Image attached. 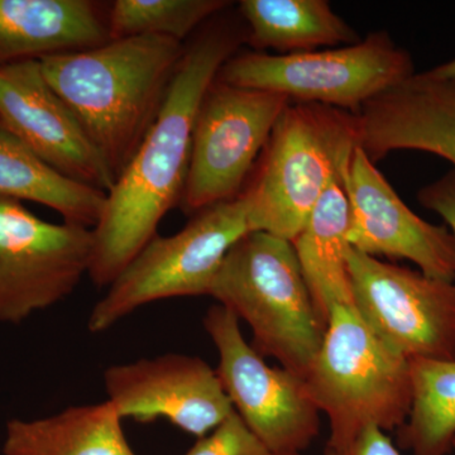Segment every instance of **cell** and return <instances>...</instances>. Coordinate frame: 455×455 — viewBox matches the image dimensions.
I'll return each mask as SVG.
<instances>
[{
    "mask_svg": "<svg viewBox=\"0 0 455 455\" xmlns=\"http://www.w3.org/2000/svg\"><path fill=\"white\" fill-rule=\"evenodd\" d=\"M243 40L245 35L235 25L218 22L185 47L163 109L107 194L100 220L92 229L88 276L97 286H110L157 236L164 215L179 205L197 112L221 68Z\"/></svg>",
    "mask_w": 455,
    "mask_h": 455,
    "instance_id": "1",
    "label": "cell"
},
{
    "mask_svg": "<svg viewBox=\"0 0 455 455\" xmlns=\"http://www.w3.org/2000/svg\"><path fill=\"white\" fill-rule=\"evenodd\" d=\"M184 52L172 38L137 36L40 64L116 180L163 109Z\"/></svg>",
    "mask_w": 455,
    "mask_h": 455,
    "instance_id": "2",
    "label": "cell"
},
{
    "mask_svg": "<svg viewBox=\"0 0 455 455\" xmlns=\"http://www.w3.org/2000/svg\"><path fill=\"white\" fill-rule=\"evenodd\" d=\"M359 139L355 114L290 103L242 193L251 230L295 241L325 191L343 180Z\"/></svg>",
    "mask_w": 455,
    "mask_h": 455,
    "instance_id": "3",
    "label": "cell"
},
{
    "mask_svg": "<svg viewBox=\"0 0 455 455\" xmlns=\"http://www.w3.org/2000/svg\"><path fill=\"white\" fill-rule=\"evenodd\" d=\"M209 296L250 326L262 357L276 359L301 379L307 374L328 322L305 283L292 242L247 233L230 248Z\"/></svg>",
    "mask_w": 455,
    "mask_h": 455,
    "instance_id": "4",
    "label": "cell"
},
{
    "mask_svg": "<svg viewBox=\"0 0 455 455\" xmlns=\"http://www.w3.org/2000/svg\"><path fill=\"white\" fill-rule=\"evenodd\" d=\"M302 379L328 418L329 449L346 447L367 427L397 431L411 409V363L368 328L355 305L331 309L322 348Z\"/></svg>",
    "mask_w": 455,
    "mask_h": 455,
    "instance_id": "5",
    "label": "cell"
},
{
    "mask_svg": "<svg viewBox=\"0 0 455 455\" xmlns=\"http://www.w3.org/2000/svg\"><path fill=\"white\" fill-rule=\"evenodd\" d=\"M414 74L410 53L381 31L335 49L290 55L235 53L221 68L218 80L276 92L291 103L323 104L357 114L371 99Z\"/></svg>",
    "mask_w": 455,
    "mask_h": 455,
    "instance_id": "6",
    "label": "cell"
},
{
    "mask_svg": "<svg viewBox=\"0 0 455 455\" xmlns=\"http://www.w3.org/2000/svg\"><path fill=\"white\" fill-rule=\"evenodd\" d=\"M250 232L241 194L197 212L176 235L155 236L95 305L89 331H106L151 302L209 295L230 248Z\"/></svg>",
    "mask_w": 455,
    "mask_h": 455,
    "instance_id": "7",
    "label": "cell"
},
{
    "mask_svg": "<svg viewBox=\"0 0 455 455\" xmlns=\"http://www.w3.org/2000/svg\"><path fill=\"white\" fill-rule=\"evenodd\" d=\"M290 103L276 92L229 85L217 77L194 124L190 164L179 204L182 211L196 215L241 196Z\"/></svg>",
    "mask_w": 455,
    "mask_h": 455,
    "instance_id": "8",
    "label": "cell"
},
{
    "mask_svg": "<svg viewBox=\"0 0 455 455\" xmlns=\"http://www.w3.org/2000/svg\"><path fill=\"white\" fill-rule=\"evenodd\" d=\"M204 328L217 348V373L233 410L276 455L302 454L319 435L320 412L304 379L267 362L242 334L238 317L211 307Z\"/></svg>",
    "mask_w": 455,
    "mask_h": 455,
    "instance_id": "9",
    "label": "cell"
},
{
    "mask_svg": "<svg viewBox=\"0 0 455 455\" xmlns=\"http://www.w3.org/2000/svg\"><path fill=\"white\" fill-rule=\"evenodd\" d=\"M348 269L358 315L409 361L455 359V283L350 248Z\"/></svg>",
    "mask_w": 455,
    "mask_h": 455,
    "instance_id": "10",
    "label": "cell"
},
{
    "mask_svg": "<svg viewBox=\"0 0 455 455\" xmlns=\"http://www.w3.org/2000/svg\"><path fill=\"white\" fill-rule=\"evenodd\" d=\"M92 229L42 220L0 197V322L20 324L65 300L88 275Z\"/></svg>",
    "mask_w": 455,
    "mask_h": 455,
    "instance_id": "11",
    "label": "cell"
},
{
    "mask_svg": "<svg viewBox=\"0 0 455 455\" xmlns=\"http://www.w3.org/2000/svg\"><path fill=\"white\" fill-rule=\"evenodd\" d=\"M349 243L367 256L407 259L425 276L455 283V239L447 227L421 220L358 147L343 178Z\"/></svg>",
    "mask_w": 455,
    "mask_h": 455,
    "instance_id": "12",
    "label": "cell"
},
{
    "mask_svg": "<svg viewBox=\"0 0 455 455\" xmlns=\"http://www.w3.org/2000/svg\"><path fill=\"white\" fill-rule=\"evenodd\" d=\"M108 401L122 419H164L203 438L232 414L217 371L193 355H169L116 364L104 373Z\"/></svg>",
    "mask_w": 455,
    "mask_h": 455,
    "instance_id": "13",
    "label": "cell"
},
{
    "mask_svg": "<svg viewBox=\"0 0 455 455\" xmlns=\"http://www.w3.org/2000/svg\"><path fill=\"white\" fill-rule=\"evenodd\" d=\"M0 122L66 178L112 190V171L44 79L40 61L0 65Z\"/></svg>",
    "mask_w": 455,
    "mask_h": 455,
    "instance_id": "14",
    "label": "cell"
},
{
    "mask_svg": "<svg viewBox=\"0 0 455 455\" xmlns=\"http://www.w3.org/2000/svg\"><path fill=\"white\" fill-rule=\"evenodd\" d=\"M355 116L359 145L373 164L412 149L439 156L455 171V79L415 73L371 99Z\"/></svg>",
    "mask_w": 455,
    "mask_h": 455,
    "instance_id": "15",
    "label": "cell"
},
{
    "mask_svg": "<svg viewBox=\"0 0 455 455\" xmlns=\"http://www.w3.org/2000/svg\"><path fill=\"white\" fill-rule=\"evenodd\" d=\"M107 17L89 0H0V65L41 61L109 41Z\"/></svg>",
    "mask_w": 455,
    "mask_h": 455,
    "instance_id": "16",
    "label": "cell"
},
{
    "mask_svg": "<svg viewBox=\"0 0 455 455\" xmlns=\"http://www.w3.org/2000/svg\"><path fill=\"white\" fill-rule=\"evenodd\" d=\"M349 220L348 197L339 180L325 191L292 242L305 283L326 322L337 305H355L348 269Z\"/></svg>",
    "mask_w": 455,
    "mask_h": 455,
    "instance_id": "17",
    "label": "cell"
},
{
    "mask_svg": "<svg viewBox=\"0 0 455 455\" xmlns=\"http://www.w3.org/2000/svg\"><path fill=\"white\" fill-rule=\"evenodd\" d=\"M109 401L68 407L37 420H11L4 455H137Z\"/></svg>",
    "mask_w": 455,
    "mask_h": 455,
    "instance_id": "18",
    "label": "cell"
},
{
    "mask_svg": "<svg viewBox=\"0 0 455 455\" xmlns=\"http://www.w3.org/2000/svg\"><path fill=\"white\" fill-rule=\"evenodd\" d=\"M0 197L41 204L64 223L94 229L107 194L66 178L0 122Z\"/></svg>",
    "mask_w": 455,
    "mask_h": 455,
    "instance_id": "19",
    "label": "cell"
},
{
    "mask_svg": "<svg viewBox=\"0 0 455 455\" xmlns=\"http://www.w3.org/2000/svg\"><path fill=\"white\" fill-rule=\"evenodd\" d=\"M239 11L247 23L245 40L259 52L290 55L361 41L326 0H243Z\"/></svg>",
    "mask_w": 455,
    "mask_h": 455,
    "instance_id": "20",
    "label": "cell"
},
{
    "mask_svg": "<svg viewBox=\"0 0 455 455\" xmlns=\"http://www.w3.org/2000/svg\"><path fill=\"white\" fill-rule=\"evenodd\" d=\"M410 363L412 403L398 445L412 455H448L455 436V359Z\"/></svg>",
    "mask_w": 455,
    "mask_h": 455,
    "instance_id": "21",
    "label": "cell"
},
{
    "mask_svg": "<svg viewBox=\"0 0 455 455\" xmlns=\"http://www.w3.org/2000/svg\"><path fill=\"white\" fill-rule=\"evenodd\" d=\"M224 0H116L107 16L110 40L160 36L182 42L229 7Z\"/></svg>",
    "mask_w": 455,
    "mask_h": 455,
    "instance_id": "22",
    "label": "cell"
},
{
    "mask_svg": "<svg viewBox=\"0 0 455 455\" xmlns=\"http://www.w3.org/2000/svg\"><path fill=\"white\" fill-rule=\"evenodd\" d=\"M184 455H276L233 411Z\"/></svg>",
    "mask_w": 455,
    "mask_h": 455,
    "instance_id": "23",
    "label": "cell"
},
{
    "mask_svg": "<svg viewBox=\"0 0 455 455\" xmlns=\"http://www.w3.org/2000/svg\"><path fill=\"white\" fill-rule=\"evenodd\" d=\"M418 199L425 208L443 218L455 239V171L421 188Z\"/></svg>",
    "mask_w": 455,
    "mask_h": 455,
    "instance_id": "24",
    "label": "cell"
},
{
    "mask_svg": "<svg viewBox=\"0 0 455 455\" xmlns=\"http://www.w3.org/2000/svg\"><path fill=\"white\" fill-rule=\"evenodd\" d=\"M324 455H403L395 447L385 431L379 427H367L350 442L348 445L340 449H325Z\"/></svg>",
    "mask_w": 455,
    "mask_h": 455,
    "instance_id": "25",
    "label": "cell"
},
{
    "mask_svg": "<svg viewBox=\"0 0 455 455\" xmlns=\"http://www.w3.org/2000/svg\"><path fill=\"white\" fill-rule=\"evenodd\" d=\"M429 74L439 77V79H455V57L451 61L445 62V64L431 68Z\"/></svg>",
    "mask_w": 455,
    "mask_h": 455,
    "instance_id": "26",
    "label": "cell"
},
{
    "mask_svg": "<svg viewBox=\"0 0 455 455\" xmlns=\"http://www.w3.org/2000/svg\"><path fill=\"white\" fill-rule=\"evenodd\" d=\"M451 451H454V453H455V436L453 439V443H451Z\"/></svg>",
    "mask_w": 455,
    "mask_h": 455,
    "instance_id": "27",
    "label": "cell"
},
{
    "mask_svg": "<svg viewBox=\"0 0 455 455\" xmlns=\"http://www.w3.org/2000/svg\"><path fill=\"white\" fill-rule=\"evenodd\" d=\"M291 455H302V454H291Z\"/></svg>",
    "mask_w": 455,
    "mask_h": 455,
    "instance_id": "28",
    "label": "cell"
}]
</instances>
